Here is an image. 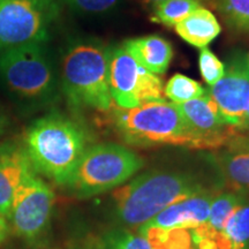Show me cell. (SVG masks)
I'll use <instances>...</instances> for the list:
<instances>
[{"mask_svg":"<svg viewBox=\"0 0 249 249\" xmlns=\"http://www.w3.org/2000/svg\"><path fill=\"white\" fill-rule=\"evenodd\" d=\"M23 145L37 173L68 186L88 149V139L75 121L60 113H50L28 127Z\"/></svg>","mask_w":249,"mask_h":249,"instance_id":"obj_1","label":"cell"},{"mask_svg":"<svg viewBox=\"0 0 249 249\" xmlns=\"http://www.w3.org/2000/svg\"><path fill=\"white\" fill-rule=\"evenodd\" d=\"M204 189L186 173L151 171L135 177L113 192L116 211L127 225L148 223L174 202Z\"/></svg>","mask_w":249,"mask_h":249,"instance_id":"obj_2","label":"cell"},{"mask_svg":"<svg viewBox=\"0 0 249 249\" xmlns=\"http://www.w3.org/2000/svg\"><path fill=\"white\" fill-rule=\"evenodd\" d=\"M108 53L110 48L95 39L77 40L66 50L61 61L62 90L73 107L111 111Z\"/></svg>","mask_w":249,"mask_h":249,"instance_id":"obj_3","label":"cell"},{"mask_svg":"<svg viewBox=\"0 0 249 249\" xmlns=\"http://www.w3.org/2000/svg\"><path fill=\"white\" fill-rule=\"evenodd\" d=\"M114 126L120 138L135 147L179 145L192 148V139L177 104L143 103L133 108L113 107Z\"/></svg>","mask_w":249,"mask_h":249,"instance_id":"obj_4","label":"cell"},{"mask_svg":"<svg viewBox=\"0 0 249 249\" xmlns=\"http://www.w3.org/2000/svg\"><path fill=\"white\" fill-rule=\"evenodd\" d=\"M0 82L18 102L27 107L48 104L57 90L54 67L42 44L1 52Z\"/></svg>","mask_w":249,"mask_h":249,"instance_id":"obj_5","label":"cell"},{"mask_svg":"<svg viewBox=\"0 0 249 249\" xmlns=\"http://www.w3.org/2000/svg\"><path fill=\"white\" fill-rule=\"evenodd\" d=\"M138 154L117 143H101L88 148L81 158L70 187L79 197H90L118 188L143 167Z\"/></svg>","mask_w":249,"mask_h":249,"instance_id":"obj_6","label":"cell"},{"mask_svg":"<svg viewBox=\"0 0 249 249\" xmlns=\"http://www.w3.org/2000/svg\"><path fill=\"white\" fill-rule=\"evenodd\" d=\"M58 14L57 0H0V53L43 44Z\"/></svg>","mask_w":249,"mask_h":249,"instance_id":"obj_7","label":"cell"},{"mask_svg":"<svg viewBox=\"0 0 249 249\" xmlns=\"http://www.w3.org/2000/svg\"><path fill=\"white\" fill-rule=\"evenodd\" d=\"M108 87L113 104L120 108L165 101L160 77L140 66L123 45L110 48Z\"/></svg>","mask_w":249,"mask_h":249,"instance_id":"obj_8","label":"cell"},{"mask_svg":"<svg viewBox=\"0 0 249 249\" xmlns=\"http://www.w3.org/2000/svg\"><path fill=\"white\" fill-rule=\"evenodd\" d=\"M54 193L36 171L21 182L12 201L7 219L15 234L35 241L44 234L51 219Z\"/></svg>","mask_w":249,"mask_h":249,"instance_id":"obj_9","label":"cell"},{"mask_svg":"<svg viewBox=\"0 0 249 249\" xmlns=\"http://www.w3.org/2000/svg\"><path fill=\"white\" fill-rule=\"evenodd\" d=\"M208 93L217 105L224 121L240 129L249 108L248 55L241 51L230 55L224 76L210 87Z\"/></svg>","mask_w":249,"mask_h":249,"instance_id":"obj_10","label":"cell"},{"mask_svg":"<svg viewBox=\"0 0 249 249\" xmlns=\"http://www.w3.org/2000/svg\"><path fill=\"white\" fill-rule=\"evenodd\" d=\"M177 107L191 135L193 149L217 150L239 132L224 121L208 91L202 97L177 104Z\"/></svg>","mask_w":249,"mask_h":249,"instance_id":"obj_11","label":"cell"},{"mask_svg":"<svg viewBox=\"0 0 249 249\" xmlns=\"http://www.w3.org/2000/svg\"><path fill=\"white\" fill-rule=\"evenodd\" d=\"M209 160L229 191L249 194V136L236 132Z\"/></svg>","mask_w":249,"mask_h":249,"instance_id":"obj_12","label":"cell"},{"mask_svg":"<svg viewBox=\"0 0 249 249\" xmlns=\"http://www.w3.org/2000/svg\"><path fill=\"white\" fill-rule=\"evenodd\" d=\"M214 195L216 193L205 188L202 189L189 197L174 202L139 229H154L161 231L195 229L202 225L209 217L211 202Z\"/></svg>","mask_w":249,"mask_h":249,"instance_id":"obj_13","label":"cell"},{"mask_svg":"<svg viewBox=\"0 0 249 249\" xmlns=\"http://www.w3.org/2000/svg\"><path fill=\"white\" fill-rule=\"evenodd\" d=\"M34 171L24 145L13 142L0 145V214L6 219L18 187Z\"/></svg>","mask_w":249,"mask_h":249,"instance_id":"obj_14","label":"cell"},{"mask_svg":"<svg viewBox=\"0 0 249 249\" xmlns=\"http://www.w3.org/2000/svg\"><path fill=\"white\" fill-rule=\"evenodd\" d=\"M123 46L140 66L157 75L167 71L174 53L169 40L158 35L128 39Z\"/></svg>","mask_w":249,"mask_h":249,"instance_id":"obj_15","label":"cell"},{"mask_svg":"<svg viewBox=\"0 0 249 249\" xmlns=\"http://www.w3.org/2000/svg\"><path fill=\"white\" fill-rule=\"evenodd\" d=\"M174 30L189 45L204 49L217 38L222 27L213 12L201 6L176 24Z\"/></svg>","mask_w":249,"mask_h":249,"instance_id":"obj_16","label":"cell"},{"mask_svg":"<svg viewBox=\"0 0 249 249\" xmlns=\"http://www.w3.org/2000/svg\"><path fill=\"white\" fill-rule=\"evenodd\" d=\"M217 249H249V202L233 211L218 239Z\"/></svg>","mask_w":249,"mask_h":249,"instance_id":"obj_17","label":"cell"},{"mask_svg":"<svg viewBox=\"0 0 249 249\" xmlns=\"http://www.w3.org/2000/svg\"><path fill=\"white\" fill-rule=\"evenodd\" d=\"M202 0H164L151 7L150 20L165 27H174L201 7Z\"/></svg>","mask_w":249,"mask_h":249,"instance_id":"obj_18","label":"cell"},{"mask_svg":"<svg viewBox=\"0 0 249 249\" xmlns=\"http://www.w3.org/2000/svg\"><path fill=\"white\" fill-rule=\"evenodd\" d=\"M211 1L227 27L239 33H249V0Z\"/></svg>","mask_w":249,"mask_h":249,"instance_id":"obj_19","label":"cell"},{"mask_svg":"<svg viewBox=\"0 0 249 249\" xmlns=\"http://www.w3.org/2000/svg\"><path fill=\"white\" fill-rule=\"evenodd\" d=\"M207 93L197 81L183 74H174L164 87V95L172 101L173 104H182L192 99L202 97Z\"/></svg>","mask_w":249,"mask_h":249,"instance_id":"obj_20","label":"cell"},{"mask_svg":"<svg viewBox=\"0 0 249 249\" xmlns=\"http://www.w3.org/2000/svg\"><path fill=\"white\" fill-rule=\"evenodd\" d=\"M198 67L204 82L210 87L222 79L225 73V64L208 48L201 50L198 55Z\"/></svg>","mask_w":249,"mask_h":249,"instance_id":"obj_21","label":"cell"},{"mask_svg":"<svg viewBox=\"0 0 249 249\" xmlns=\"http://www.w3.org/2000/svg\"><path fill=\"white\" fill-rule=\"evenodd\" d=\"M107 249H154L144 235L127 231H116L107 239Z\"/></svg>","mask_w":249,"mask_h":249,"instance_id":"obj_22","label":"cell"},{"mask_svg":"<svg viewBox=\"0 0 249 249\" xmlns=\"http://www.w3.org/2000/svg\"><path fill=\"white\" fill-rule=\"evenodd\" d=\"M66 4L81 13L103 14L117 7L120 0H64Z\"/></svg>","mask_w":249,"mask_h":249,"instance_id":"obj_23","label":"cell"},{"mask_svg":"<svg viewBox=\"0 0 249 249\" xmlns=\"http://www.w3.org/2000/svg\"><path fill=\"white\" fill-rule=\"evenodd\" d=\"M8 127H9V118L4 108L1 107V105H0V138L5 135L6 132L8 130Z\"/></svg>","mask_w":249,"mask_h":249,"instance_id":"obj_24","label":"cell"},{"mask_svg":"<svg viewBox=\"0 0 249 249\" xmlns=\"http://www.w3.org/2000/svg\"><path fill=\"white\" fill-rule=\"evenodd\" d=\"M8 234V225H7V219L0 214V244L5 241V239L7 238Z\"/></svg>","mask_w":249,"mask_h":249,"instance_id":"obj_25","label":"cell"},{"mask_svg":"<svg viewBox=\"0 0 249 249\" xmlns=\"http://www.w3.org/2000/svg\"><path fill=\"white\" fill-rule=\"evenodd\" d=\"M139 1L141 2V4H143V5L150 6V7H152V6H154V5L158 4V2H160V1H164V0H139Z\"/></svg>","mask_w":249,"mask_h":249,"instance_id":"obj_26","label":"cell"},{"mask_svg":"<svg viewBox=\"0 0 249 249\" xmlns=\"http://www.w3.org/2000/svg\"><path fill=\"white\" fill-rule=\"evenodd\" d=\"M248 65H249V55H248Z\"/></svg>","mask_w":249,"mask_h":249,"instance_id":"obj_27","label":"cell"},{"mask_svg":"<svg viewBox=\"0 0 249 249\" xmlns=\"http://www.w3.org/2000/svg\"><path fill=\"white\" fill-rule=\"evenodd\" d=\"M82 249H87V248H82Z\"/></svg>","mask_w":249,"mask_h":249,"instance_id":"obj_28","label":"cell"}]
</instances>
